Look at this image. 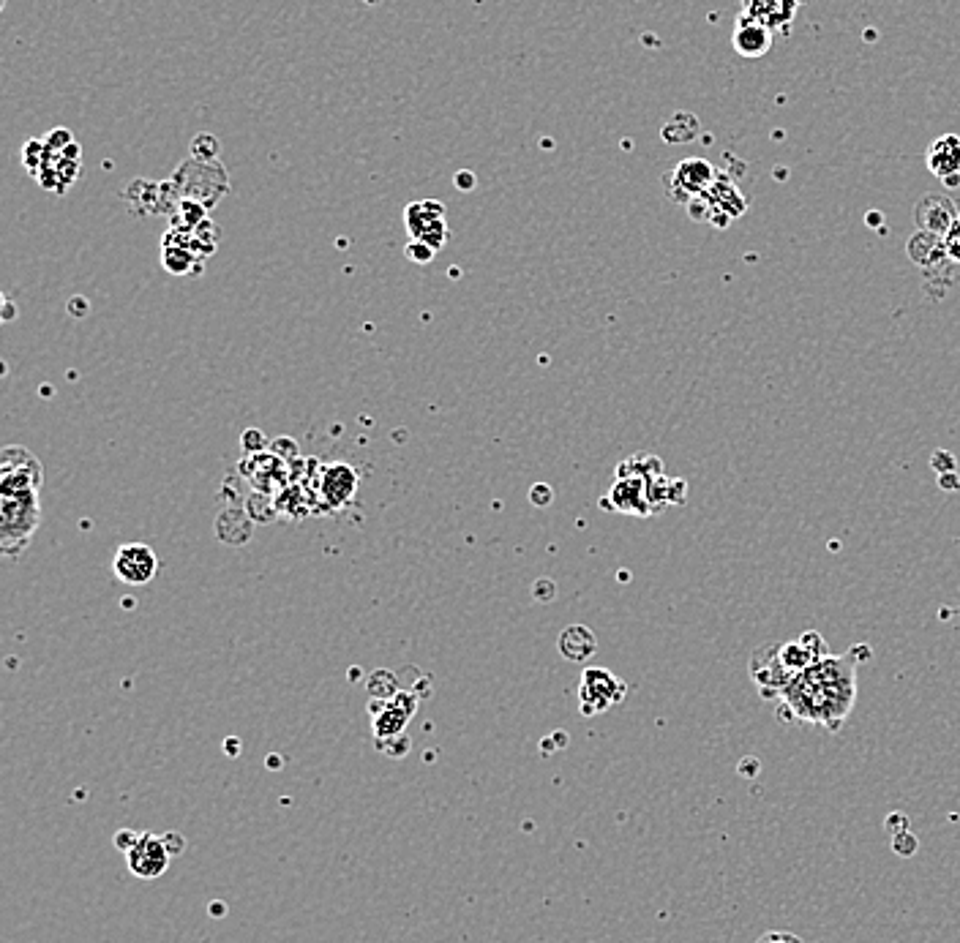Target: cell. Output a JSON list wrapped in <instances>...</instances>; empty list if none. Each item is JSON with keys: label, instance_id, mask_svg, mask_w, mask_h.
Returning a JSON list of instances; mask_svg holds the SVG:
<instances>
[{"label": "cell", "instance_id": "obj_11", "mask_svg": "<svg viewBox=\"0 0 960 943\" xmlns=\"http://www.w3.org/2000/svg\"><path fill=\"white\" fill-rule=\"evenodd\" d=\"M960 216V208L952 202L947 194H925V197L914 205V221L917 229L925 232H936L941 238H947V232L955 227V221Z\"/></svg>", "mask_w": 960, "mask_h": 943}, {"label": "cell", "instance_id": "obj_10", "mask_svg": "<svg viewBox=\"0 0 960 943\" xmlns=\"http://www.w3.org/2000/svg\"><path fill=\"white\" fill-rule=\"evenodd\" d=\"M778 655L783 668H786L791 676H797L802 674L805 668L816 666L819 660H824V657L830 655V649H827V641L821 638V633L805 630L800 638L778 644Z\"/></svg>", "mask_w": 960, "mask_h": 943}, {"label": "cell", "instance_id": "obj_21", "mask_svg": "<svg viewBox=\"0 0 960 943\" xmlns=\"http://www.w3.org/2000/svg\"><path fill=\"white\" fill-rule=\"evenodd\" d=\"M756 943H802V938L791 933H783V930H770V933H764Z\"/></svg>", "mask_w": 960, "mask_h": 943}, {"label": "cell", "instance_id": "obj_4", "mask_svg": "<svg viewBox=\"0 0 960 943\" xmlns=\"http://www.w3.org/2000/svg\"><path fill=\"white\" fill-rule=\"evenodd\" d=\"M625 695H628V685L617 674H611L606 668H584L579 687V706L584 717L603 715L611 706L622 704Z\"/></svg>", "mask_w": 960, "mask_h": 943}, {"label": "cell", "instance_id": "obj_12", "mask_svg": "<svg viewBox=\"0 0 960 943\" xmlns=\"http://www.w3.org/2000/svg\"><path fill=\"white\" fill-rule=\"evenodd\" d=\"M925 164L941 180L944 189L960 186V137L958 134H944V137L930 142L925 153Z\"/></svg>", "mask_w": 960, "mask_h": 943}, {"label": "cell", "instance_id": "obj_9", "mask_svg": "<svg viewBox=\"0 0 960 943\" xmlns=\"http://www.w3.org/2000/svg\"><path fill=\"white\" fill-rule=\"evenodd\" d=\"M112 570L123 584L145 586L153 581L159 570V559L153 554V548L145 543H126L118 548V554L112 559Z\"/></svg>", "mask_w": 960, "mask_h": 943}, {"label": "cell", "instance_id": "obj_17", "mask_svg": "<svg viewBox=\"0 0 960 943\" xmlns=\"http://www.w3.org/2000/svg\"><path fill=\"white\" fill-rule=\"evenodd\" d=\"M598 649L595 633L584 625H570L568 630H562L560 636V652L562 657H568L573 663H587Z\"/></svg>", "mask_w": 960, "mask_h": 943}, {"label": "cell", "instance_id": "obj_6", "mask_svg": "<svg viewBox=\"0 0 960 943\" xmlns=\"http://www.w3.org/2000/svg\"><path fill=\"white\" fill-rule=\"evenodd\" d=\"M715 180H718V172H715L710 161L685 159L666 175V186H669L671 199L688 205L701 194H707Z\"/></svg>", "mask_w": 960, "mask_h": 943}, {"label": "cell", "instance_id": "obj_18", "mask_svg": "<svg viewBox=\"0 0 960 943\" xmlns=\"http://www.w3.org/2000/svg\"><path fill=\"white\" fill-rule=\"evenodd\" d=\"M434 254H437V251L431 249L429 243H423V240H410V243H407V259L415 262V265H429Z\"/></svg>", "mask_w": 960, "mask_h": 943}, {"label": "cell", "instance_id": "obj_19", "mask_svg": "<svg viewBox=\"0 0 960 943\" xmlns=\"http://www.w3.org/2000/svg\"><path fill=\"white\" fill-rule=\"evenodd\" d=\"M930 464L933 469L939 472V475H950V472H958V458L952 456L950 450H936L933 458H930Z\"/></svg>", "mask_w": 960, "mask_h": 943}, {"label": "cell", "instance_id": "obj_22", "mask_svg": "<svg viewBox=\"0 0 960 943\" xmlns=\"http://www.w3.org/2000/svg\"><path fill=\"white\" fill-rule=\"evenodd\" d=\"M532 502H535V505H549V502H551V488H549V486H535V488H532Z\"/></svg>", "mask_w": 960, "mask_h": 943}, {"label": "cell", "instance_id": "obj_15", "mask_svg": "<svg viewBox=\"0 0 960 943\" xmlns=\"http://www.w3.org/2000/svg\"><path fill=\"white\" fill-rule=\"evenodd\" d=\"M906 254H909L911 262H914L917 268L925 270V273L950 262L944 238L936 235V232H925V229H917V232L911 235L909 243H906Z\"/></svg>", "mask_w": 960, "mask_h": 943}, {"label": "cell", "instance_id": "obj_2", "mask_svg": "<svg viewBox=\"0 0 960 943\" xmlns=\"http://www.w3.org/2000/svg\"><path fill=\"white\" fill-rule=\"evenodd\" d=\"M115 843L126 851V864H129L131 875H137L142 881L161 878L167 873L172 856L183 854V848H186L183 837L175 832H118Z\"/></svg>", "mask_w": 960, "mask_h": 943}, {"label": "cell", "instance_id": "obj_13", "mask_svg": "<svg viewBox=\"0 0 960 943\" xmlns=\"http://www.w3.org/2000/svg\"><path fill=\"white\" fill-rule=\"evenodd\" d=\"M772 41H775V30H772L770 25H764V22L740 14V20H737V25H734L731 44H734V50L740 52L742 58H748V60L764 58V55L772 50Z\"/></svg>", "mask_w": 960, "mask_h": 943}, {"label": "cell", "instance_id": "obj_23", "mask_svg": "<svg viewBox=\"0 0 960 943\" xmlns=\"http://www.w3.org/2000/svg\"><path fill=\"white\" fill-rule=\"evenodd\" d=\"M461 183V191H470V175H456V186Z\"/></svg>", "mask_w": 960, "mask_h": 943}, {"label": "cell", "instance_id": "obj_3", "mask_svg": "<svg viewBox=\"0 0 960 943\" xmlns=\"http://www.w3.org/2000/svg\"><path fill=\"white\" fill-rule=\"evenodd\" d=\"M41 499L39 491H14L0 494V537L3 554L20 556L28 548L30 537L39 527Z\"/></svg>", "mask_w": 960, "mask_h": 943}, {"label": "cell", "instance_id": "obj_8", "mask_svg": "<svg viewBox=\"0 0 960 943\" xmlns=\"http://www.w3.org/2000/svg\"><path fill=\"white\" fill-rule=\"evenodd\" d=\"M750 679L759 687L761 698H778L780 690L789 685L794 676L783 668L778 655V644H764L750 655Z\"/></svg>", "mask_w": 960, "mask_h": 943}, {"label": "cell", "instance_id": "obj_16", "mask_svg": "<svg viewBox=\"0 0 960 943\" xmlns=\"http://www.w3.org/2000/svg\"><path fill=\"white\" fill-rule=\"evenodd\" d=\"M355 488H358V475H355L352 467H347V464H333V467L325 469V475H322V494H325L330 507L347 505V502L355 497Z\"/></svg>", "mask_w": 960, "mask_h": 943}, {"label": "cell", "instance_id": "obj_1", "mask_svg": "<svg viewBox=\"0 0 960 943\" xmlns=\"http://www.w3.org/2000/svg\"><path fill=\"white\" fill-rule=\"evenodd\" d=\"M860 657H870L865 644L851 646L846 655H827L794 676L775 698L780 720L819 725L827 734H838L857 701Z\"/></svg>", "mask_w": 960, "mask_h": 943}, {"label": "cell", "instance_id": "obj_20", "mask_svg": "<svg viewBox=\"0 0 960 943\" xmlns=\"http://www.w3.org/2000/svg\"><path fill=\"white\" fill-rule=\"evenodd\" d=\"M944 243H947V257H950V262H955V265L960 268V216L958 221H955V227L947 232Z\"/></svg>", "mask_w": 960, "mask_h": 943}, {"label": "cell", "instance_id": "obj_5", "mask_svg": "<svg viewBox=\"0 0 960 943\" xmlns=\"http://www.w3.org/2000/svg\"><path fill=\"white\" fill-rule=\"evenodd\" d=\"M404 224H407V232H410L412 240H423L434 251H440L450 238L448 221H445V205L434 202V199H423V202L407 205Z\"/></svg>", "mask_w": 960, "mask_h": 943}, {"label": "cell", "instance_id": "obj_7", "mask_svg": "<svg viewBox=\"0 0 960 943\" xmlns=\"http://www.w3.org/2000/svg\"><path fill=\"white\" fill-rule=\"evenodd\" d=\"M41 491V464L25 447L11 445L0 458V494Z\"/></svg>", "mask_w": 960, "mask_h": 943}, {"label": "cell", "instance_id": "obj_14", "mask_svg": "<svg viewBox=\"0 0 960 943\" xmlns=\"http://www.w3.org/2000/svg\"><path fill=\"white\" fill-rule=\"evenodd\" d=\"M611 507L622 513H636V516H650L655 513L647 494V477L641 475H620L617 486L611 488Z\"/></svg>", "mask_w": 960, "mask_h": 943}]
</instances>
